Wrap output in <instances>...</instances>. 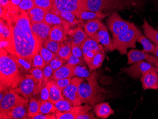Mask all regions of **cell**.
<instances>
[{"label":"cell","instance_id":"59","mask_svg":"<svg viewBox=\"0 0 158 119\" xmlns=\"http://www.w3.org/2000/svg\"><path fill=\"white\" fill-rule=\"evenodd\" d=\"M157 29H158V27H157Z\"/></svg>","mask_w":158,"mask_h":119},{"label":"cell","instance_id":"33","mask_svg":"<svg viewBox=\"0 0 158 119\" xmlns=\"http://www.w3.org/2000/svg\"><path fill=\"white\" fill-rule=\"evenodd\" d=\"M83 56L88 51L95 49H103V47L102 45L97 43L94 40H92L91 38L88 37L87 39L85 40L83 44L81 46Z\"/></svg>","mask_w":158,"mask_h":119},{"label":"cell","instance_id":"25","mask_svg":"<svg viewBox=\"0 0 158 119\" xmlns=\"http://www.w3.org/2000/svg\"><path fill=\"white\" fill-rule=\"evenodd\" d=\"M75 16L79 20L83 22L84 20L98 19H102L106 16V15L100 12H94L86 10H79L75 14Z\"/></svg>","mask_w":158,"mask_h":119},{"label":"cell","instance_id":"35","mask_svg":"<svg viewBox=\"0 0 158 119\" xmlns=\"http://www.w3.org/2000/svg\"><path fill=\"white\" fill-rule=\"evenodd\" d=\"M1 26V41H4L7 39H9L11 36V32L8 23L3 19L1 18L0 20Z\"/></svg>","mask_w":158,"mask_h":119},{"label":"cell","instance_id":"13","mask_svg":"<svg viewBox=\"0 0 158 119\" xmlns=\"http://www.w3.org/2000/svg\"><path fill=\"white\" fill-rule=\"evenodd\" d=\"M71 25L67 21L61 24L51 27L49 39L60 43H64L67 40L68 32Z\"/></svg>","mask_w":158,"mask_h":119},{"label":"cell","instance_id":"36","mask_svg":"<svg viewBox=\"0 0 158 119\" xmlns=\"http://www.w3.org/2000/svg\"><path fill=\"white\" fill-rule=\"evenodd\" d=\"M63 43L52 40L48 39L43 41L42 45L48 50L56 54Z\"/></svg>","mask_w":158,"mask_h":119},{"label":"cell","instance_id":"45","mask_svg":"<svg viewBox=\"0 0 158 119\" xmlns=\"http://www.w3.org/2000/svg\"><path fill=\"white\" fill-rule=\"evenodd\" d=\"M35 6L34 0H22L18 7L21 10L26 12Z\"/></svg>","mask_w":158,"mask_h":119},{"label":"cell","instance_id":"42","mask_svg":"<svg viewBox=\"0 0 158 119\" xmlns=\"http://www.w3.org/2000/svg\"><path fill=\"white\" fill-rule=\"evenodd\" d=\"M46 65V62L38 52L33 58L32 68H39L43 70Z\"/></svg>","mask_w":158,"mask_h":119},{"label":"cell","instance_id":"56","mask_svg":"<svg viewBox=\"0 0 158 119\" xmlns=\"http://www.w3.org/2000/svg\"><path fill=\"white\" fill-rule=\"evenodd\" d=\"M154 54L155 55V57H157V59H158V45H157L156 46V51Z\"/></svg>","mask_w":158,"mask_h":119},{"label":"cell","instance_id":"27","mask_svg":"<svg viewBox=\"0 0 158 119\" xmlns=\"http://www.w3.org/2000/svg\"><path fill=\"white\" fill-rule=\"evenodd\" d=\"M52 11L57 15H60L63 19L66 20L71 25V29H74L79 24L83 23V22L79 20L75 16V15L73 12L69 11H64L59 12L55 10L54 8L52 9Z\"/></svg>","mask_w":158,"mask_h":119},{"label":"cell","instance_id":"9","mask_svg":"<svg viewBox=\"0 0 158 119\" xmlns=\"http://www.w3.org/2000/svg\"><path fill=\"white\" fill-rule=\"evenodd\" d=\"M149 70L158 73V67L148 61L142 60L135 62L129 67L123 68L121 73L127 74L132 79H137L142 78L143 74Z\"/></svg>","mask_w":158,"mask_h":119},{"label":"cell","instance_id":"28","mask_svg":"<svg viewBox=\"0 0 158 119\" xmlns=\"http://www.w3.org/2000/svg\"><path fill=\"white\" fill-rule=\"evenodd\" d=\"M66 22V20L63 19L60 15L56 14L51 9L47 11L44 20V23L51 27L61 24Z\"/></svg>","mask_w":158,"mask_h":119},{"label":"cell","instance_id":"24","mask_svg":"<svg viewBox=\"0 0 158 119\" xmlns=\"http://www.w3.org/2000/svg\"><path fill=\"white\" fill-rule=\"evenodd\" d=\"M47 12V11L35 6L26 11L31 24L44 22Z\"/></svg>","mask_w":158,"mask_h":119},{"label":"cell","instance_id":"15","mask_svg":"<svg viewBox=\"0 0 158 119\" xmlns=\"http://www.w3.org/2000/svg\"><path fill=\"white\" fill-rule=\"evenodd\" d=\"M81 0H54V8L59 11H69L75 15L79 10Z\"/></svg>","mask_w":158,"mask_h":119},{"label":"cell","instance_id":"34","mask_svg":"<svg viewBox=\"0 0 158 119\" xmlns=\"http://www.w3.org/2000/svg\"><path fill=\"white\" fill-rule=\"evenodd\" d=\"M57 111L54 104L49 101H41L40 106V113L43 114H52Z\"/></svg>","mask_w":158,"mask_h":119},{"label":"cell","instance_id":"8","mask_svg":"<svg viewBox=\"0 0 158 119\" xmlns=\"http://www.w3.org/2000/svg\"><path fill=\"white\" fill-rule=\"evenodd\" d=\"M106 24L113 37H114L130 29L134 23L129 20H125L117 12H114L107 18Z\"/></svg>","mask_w":158,"mask_h":119},{"label":"cell","instance_id":"47","mask_svg":"<svg viewBox=\"0 0 158 119\" xmlns=\"http://www.w3.org/2000/svg\"><path fill=\"white\" fill-rule=\"evenodd\" d=\"M71 48H72V52L73 55L77 57L82 58V59H84L83 52H82V49L81 46L72 42Z\"/></svg>","mask_w":158,"mask_h":119},{"label":"cell","instance_id":"12","mask_svg":"<svg viewBox=\"0 0 158 119\" xmlns=\"http://www.w3.org/2000/svg\"><path fill=\"white\" fill-rule=\"evenodd\" d=\"M28 104L29 100L25 98L23 101L13 107L6 114L0 117V119H28L27 115Z\"/></svg>","mask_w":158,"mask_h":119},{"label":"cell","instance_id":"14","mask_svg":"<svg viewBox=\"0 0 158 119\" xmlns=\"http://www.w3.org/2000/svg\"><path fill=\"white\" fill-rule=\"evenodd\" d=\"M127 64L129 65L142 60H146L158 67V59L157 57L148 53L137 49H131L127 53Z\"/></svg>","mask_w":158,"mask_h":119},{"label":"cell","instance_id":"17","mask_svg":"<svg viewBox=\"0 0 158 119\" xmlns=\"http://www.w3.org/2000/svg\"><path fill=\"white\" fill-rule=\"evenodd\" d=\"M68 35L72 43L81 47L88 37L82 28V24H79L74 29H70L68 32Z\"/></svg>","mask_w":158,"mask_h":119},{"label":"cell","instance_id":"3","mask_svg":"<svg viewBox=\"0 0 158 119\" xmlns=\"http://www.w3.org/2000/svg\"><path fill=\"white\" fill-rule=\"evenodd\" d=\"M0 89H15L20 85L24 76L11 55L4 48L0 50Z\"/></svg>","mask_w":158,"mask_h":119},{"label":"cell","instance_id":"7","mask_svg":"<svg viewBox=\"0 0 158 119\" xmlns=\"http://www.w3.org/2000/svg\"><path fill=\"white\" fill-rule=\"evenodd\" d=\"M84 79L74 76L71 79L70 85L62 91L64 98L72 103L73 106H79L83 104L79 92V86Z\"/></svg>","mask_w":158,"mask_h":119},{"label":"cell","instance_id":"46","mask_svg":"<svg viewBox=\"0 0 158 119\" xmlns=\"http://www.w3.org/2000/svg\"><path fill=\"white\" fill-rule=\"evenodd\" d=\"M30 73L38 81L40 85L42 86L43 81L44 79L43 70L39 68H33Z\"/></svg>","mask_w":158,"mask_h":119},{"label":"cell","instance_id":"11","mask_svg":"<svg viewBox=\"0 0 158 119\" xmlns=\"http://www.w3.org/2000/svg\"><path fill=\"white\" fill-rule=\"evenodd\" d=\"M105 56L104 49H95L84 54V59L90 70H93L101 66L104 61Z\"/></svg>","mask_w":158,"mask_h":119},{"label":"cell","instance_id":"31","mask_svg":"<svg viewBox=\"0 0 158 119\" xmlns=\"http://www.w3.org/2000/svg\"><path fill=\"white\" fill-rule=\"evenodd\" d=\"M12 57L16 62L19 68L23 73L30 72L32 69V59L19 58L11 55Z\"/></svg>","mask_w":158,"mask_h":119},{"label":"cell","instance_id":"2","mask_svg":"<svg viewBox=\"0 0 158 119\" xmlns=\"http://www.w3.org/2000/svg\"><path fill=\"white\" fill-rule=\"evenodd\" d=\"M143 0H84L81 2L79 10L102 12L109 16L118 11L139 7Z\"/></svg>","mask_w":158,"mask_h":119},{"label":"cell","instance_id":"5","mask_svg":"<svg viewBox=\"0 0 158 119\" xmlns=\"http://www.w3.org/2000/svg\"><path fill=\"white\" fill-rule=\"evenodd\" d=\"M141 34L142 32L138 28L133 25L130 29L118 36L113 37L110 50H117L122 55L127 54L128 49L136 48V42Z\"/></svg>","mask_w":158,"mask_h":119},{"label":"cell","instance_id":"1","mask_svg":"<svg viewBox=\"0 0 158 119\" xmlns=\"http://www.w3.org/2000/svg\"><path fill=\"white\" fill-rule=\"evenodd\" d=\"M11 32L9 39L1 41V48L19 58L33 59L39 52L42 42L33 32L26 11L20 9L9 15L6 20Z\"/></svg>","mask_w":158,"mask_h":119},{"label":"cell","instance_id":"29","mask_svg":"<svg viewBox=\"0 0 158 119\" xmlns=\"http://www.w3.org/2000/svg\"><path fill=\"white\" fill-rule=\"evenodd\" d=\"M41 100H38L35 98H31L28 104L27 116L28 119H32L33 117L40 114V106Z\"/></svg>","mask_w":158,"mask_h":119},{"label":"cell","instance_id":"18","mask_svg":"<svg viewBox=\"0 0 158 119\" xmlns=\"http://www.w3.org/2000/svg\"><path fill=\"white\" fill-rule=\"evenodd\" d=\"M51 26L44 22L31 24V29L37 38L42 42L49 39Z\"/></svg>","mask_w":158,"mask_h":119},{"label":"cell","instance_id":"21","mask_svg":"<svg viewBox=\"0 0 158 119\" xmlns=\"http://www.w3.org/2000/svg\"><path fill=\"white\" fill-rule=\"evenodd\" d=\"M93 112L97 117L106 119L114 114V111L112 109L109 103H102L94 105Z\"/></svg>","mask_w":158,"mask_h":119},{"label":"cell","instance_id":"54","mask_svg":"<svg viewBox=\"0 0 158 119\" xmlns=\"http://www.w3.org/2000/svg\"><path fill=\"white\" fill-rule=\"evenodd\" d=\"M10 0H0L1 6L2 8L4 7L7 4L10 2Z\"/></svg>","mask_w":158,"mask_h":119},{"label":"cell","instance_id":"55","mask_svg":"<svg viewBox=\"0 0 158 119\" xmlns=\"http://www.w3.org/2000/svg\"><path fill=\"white\" fill-rule=\"evenodd\" d=\"M21 1H22V0H10V2L13 5L18 6Z\"/></svg>","mask_w":158,"mask_h":119},{"label":"cell","instance_id":"38","mask_svg":"<svg viewBox=\"0 0 158 119\" xmlns=\"http://www.w3.org/2000/svg\"><path fill=\"white\" fill-rule=\"evenodd\" d=\"M55 105L57 111L62 112L71 111L74 106L72 103L64 98L57 102Z\"/></svg>","mask_w":158,"mask_h":119},{"label":"cell","instance_id":"32","mask_svg":"<svg viewBox=\"0 0 158 119\" xmlns=\"http://www.w3.org/2000/svg\"><path fill=\"white\" fill-rule=\"evenodd\" d=\"M71 44H72V40L70 39V40L68 41L66 43L65 42H64L58 52L56 53L57 55L65 61H68L72 55Z\"/></svg>","mask_w":158,"mask_h":119},{"label":"cell","instance_id":"57","mask_svg":"<svg viewBox=\"0 0 158 119\" xmlns=\"http://www.w3.org/2000/svg\"><path fill=\"white\" fill-rule=\"evenodd\" d=\"M156 4L157 5V7L158 8V0H157V2H156Z\"/></svg>","mask_w":158,"mask_h":119},{"label":"cell","instance_id":"20","mask_svg":"<svg viewBox=\"0 0 158 119\" xmlns=\"http://www.w3.org/2000/svg\"><path fill=\"white\" fill-rule=\"evenodd\" d=\"M75 66L66 63L55 71L53 74V80H58L66 78H72L75 76L74 70Z\"/></svg>","mask_w":158,"mask_h":119},{"label":"cell","instance_id":"10","mask_svg":"<svg viewBox=\"0 0 158 119\" xmlns=\"http://www.w3.org/2000/svg\"><path fill=\"white\" fill-rule=\"evenodd\" d=\"M14 89L10 90L2 101H0V117L7 113L11 109L24 100Z\"/></svg>","mask_w":158,"mask_h":119},{"label":"cell","instance_id":"48","mask_svg":"<svg viewBox=\"0 0 158 119\" xmlns=\"http://www.w3.org/2000/svg\"><path fill=\"white\" fill-rule=\"evenodd\" d=\"M67 63L73 66H82L85 64V61L84 59L77 57L73 55H72L70 59L67 61Z\"/></svg>","mask_w":158,"mask_h":119},{"label":"cell","instance_id":"49","mask_svg":"<svg viewBox=\"0 0 158 119\" xmlns=\"http://www.w3.org/2000/svg\"><path fill=\"white\" fill-rule=\"evenodd\" d=\"M72 78H66V79H60L58 80H54L56 85L62 90L63 91L64 89L68 87L71 83Z\"/></svg>","mask_w":158,"mask_h":119},{"label":"cell","instance_id":"4","mask_svg":"<svg viewBox=\"0 0 158 119\" xmlns=\"http://www.w3.org/2000/svg\"><path fill=\"white\" fill-rule=\"evenodd\" d=\"M98 74L96 72L85 79L79 86V92L83 104L94 106L98 103L106 100V96L109 92L98 85L97 80Z\"/></svg>","mask_w":158,"mask_h":119},{"label":"cell","instance_id":"50","mask_svg":"<svg viewBox=\"0 0 158 119\" xmlns=\"http://www.w3.org/2000/svg\"><path fill=\"white\" fill-rule=\"evenodd\" d=\"M40 93V99L42 101H49V92L47 86L42 88Z\"/></svg>","mask_w":158,"mask_h":119},{"label":"cell","instance_id":"19","mask_svg":"<svg viewBox=\"0 0 158 119\" xmlns=\"http://www.w3.org/2000/svg\"><path fill=\"white\" fill-rule=\"evenodd\" d=\"M92 40H94L97 43H101L105 48L110 50L112 40L108 32L107 28L104 25L96 33Z\"/></svg>","mask_w":158,"mask_h":119},{"label":"cell","instance_id":"22","mask_svg":"<svg viewBox=\"0 0 158 119\" xmlns=\"http://www.w3.org/2000/svg\"><path fill=\"white\" fill-rule=\"evenodd\" d=\"M103 25L100 19H95L86 20L83 23V27L88 37L92 39L96 33Z\"/></svg>","mask_w":158,"mask_h":119},{"label":"cell","instance_id":"40","mask_svg":"<svg viewBox=\"0 0 158 119\" xmlns=\"http://www.w3.org/2000/svg\"><path fill=\"white\" fill-rule=\"evenodd\" d=\"M55 113L56 119H76L77 117V114L73 108L71 111L67 112L57 111Z\"/></svg>","mask_w":158,"mask_h":119},{"label":"cell","instance_id":"51","mask_svg":"<svg viewBox=\"0 0 158 119\" xmlns=\"http://www.w3.org/2000/svg\"><path fill=\"white\" fill-rule=\"evenodd\" d=\"M97 117H95L93 112H86L83 114L77 116L76 119H97Z\"/></svg>","mask_w":158,"mask_h":119},{"label":"cell","instance_id":"23","mask_svg":"<svg viewBox=\"0 0 158 119\" xmlns=\"http://www.w3.org/2000/svg\"><path fill=\"white\" fill-rule=\"evenodd\" d=\"M49 92V101L55 104L57 102L64 99L62 90L56 85L54 80L50 81L46 85Z\"/></svg>","mask_w":158,"mask_h":119},{"label":"cell","instance_id":"58","mask_svg":"<svg viewBox=\"0 0 158 119\" xmlns=\"http://www.w3.org/2000/svg\"><path fill=\"white\" fill-rule=\"evenodd\" d=\"M83 1H84V0H81V2Z\"/></svg>","mask_w":158,"mask_h":119},{"label":"cell","instance_id":"43","mask_svg":"<svg viewBox=\"0 0 158 119\" xmlns=\"http://www.w3.org/2000/svg\"><path fill=\"white\" fill-rule=\"evenodd\" d=\"M74 73L75 76L84 79L89 78L91 74L89 73V71L87 69L86 66H75Z\"/></svg>","mask_w":158,"mask_h":119},{"label":"cell","instance_id":"39","mask_svg":"<svg viewBox=\"0 0 158 119\" xmlns=\"http://www.w3.org/2000/svg\"><path fill=\"white\" fill-rule=\"evenodd\" d=\"M35 5L41 8L49 11L54 7V0H34Z\"/></svg>","mask_w":158,"mask_h":119},{"label":"cell","instance_id":"30","mask_svg":"<svg viewBox=\"0 0 158 119\" xmlns=\"http://www.w3.org/2000/svg\"><path fill=\"white\" fill-rule=\"evenodd\" d=\"M137 42L142 44L143 47L142 51L148 53H153V54L156 51V46L152 43L146 36L141 34L137 39Z\"/></svg>","mask_w":158,"mask_h":119},{"label":"cell","instance_id":"41","mask_svg":"<svg viewBox=\"0 0 158 119\" xmlns=\"http://www.w3.org/2000/svg\"><path fill=\"white\" fill-rule=\"evenodd\" d=\"M54 72V70L51 67V66L49 64H47L44 69H43L44 79L43 81L42 87H45L47 85V83L50 81L53 80L52 77H53Z\"/></svg>","mask_w":158,"mask_h":119},{"label":"cell","instance_id":"53","mask_svg":"<svg viewBox=\"0 0 158 119\" xmlns=\"http://www.w3.org/2000/svg\"><path fill=\"white\" fill-rule=\"evenodd\" d=\"M10 90L8 89H0V101H2L3 98L5 96V95L8 93Z\"/></svg>","mask_w":158,"mask_h":119},{"label":"cell","instance_id":"6","mask_svg":"<svg viewBox=\"0 0 158 119\" xmlns=\"http://www.w3.org/2000/svg\"><path fill=\"white\" fill-rule=\"evenodd\" d=\"M42 86L32 74H27L24 77L20 85L14 90L18 94L23 95L26 98L29 99L38 95L40 92Z\"/></svg>","mask_w":158,"mask_h":119},{"label":"cell","instance_id":"26","mask_svg":"<svg viewBox=\"0 0 158 119\" xmlns=\"http://www.w3.org/2000/svg\"><path fill=\"white\" fill-rule=\"evenodd\" d=\"M145 36L153 44L158 45V31L150 25L146 19H143V23L142 26Z\"/></svg>","mask_w":158,"mask_h":119},{"label":"cell","instance_id":"37","mask_svg":"<svg viewBox=\"0 0 158 119\" xmlns=\"http://www.w3.org/2000/svg\"><path fill=\"white\" fill-rule=\"evenodd\" d=\"M39 53L43 58L47 65L49 64L50 62H51V60L56 55V54L48 50V49L43 47L42 45L39 48Z\"/></svg>","mask_w":158,"mask_h":119},{"label":"cell","instance_id":"44","mask_svg":"<svg viewBox=\"0 0 158 119\" xmlns=\"http://www.w3.org/2000/svg\"><path fill=\"white\" fill-rule=\"evenodd\" d=\"M65 62V60L61 58L56 54L55 57L50 62L49 64L55 71L64 65Z\"/></svg>","mask_w":158,"mask_h":119},{"label":"cell","instance_id":"52","mask_svg":"<svg viewBox=\"0 0 158 119\" xmlns=\"http://www.w3.org/2000/svg\"><path fill=\"white\" fill-rule=\"evenodd\" d=\"M32 119H56V118L55 113L43 114L40 113L38 115L33 117Z\"/></svg>","mask_w":158,"mask_h":119},{"label":"cell","instance_id":"16","mask_svg":"<svg viewBox=\"0 0 158 119\" xmlns=\"http://www.w3.org/2000/svg\"><path fill=\"white\" fill-rule=\"evenodd\" d=\"M141 82L144 90H158V73L153 70L145 72L142 75Z\"/></svg>","mask_w":158,"mask_h":119}]
</instances>
